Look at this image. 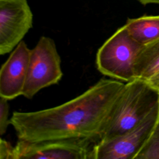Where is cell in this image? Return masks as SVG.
<instances>
[{"label":"cell","instance_id":"1","mask_svg":"<svg viewBox=\"0 0 159 159\" xmlns=\"http://www.w3.org/2000/svg\"><path fill=\"white\" fill-rule=\"evenodd\" d=\"M125 83L101 78L77 97L59 106L12 113L10 124L18 140L35 142L58 139L100 140Z\"/></svg>","mask_w":159,"mask_h":159},{"label":"cell","instance_id":"2","mask_svg":"<svg viewBox=\"0 0 159 159\" xmlns=\"http://www.w3.org/2000/svg\"><path fill=\"white\" fill-rule=\"evenodd\" d=\"M159 104V91L144 80L125 83L102 133L101 140L120 135L140 123Z\"/></svg>","mask_w":159,"mask_h":159},{"label":"cell","instance_id":"3","mask_svg":"<svg viewBox=\"0 0 159 159\" xmlns=\"http://www.w3.org/2000/svg\"><path fill=\"white\" fill-rule=\"evenodd\" d=\"M143 45L130 35L124 24L98 49L96 58L98 71L122 82L135 79L134 63Z\"/></svg>","mask_w":159,"mask_h":159},{"label":"cell","instance_id":"4","mask_svg":"<svg viewBox=\"0 0 159 159\" xmlns=\"http://www.w3.org/2000/svg\"><path fill=\"white\" fill-rule=\"evenodd\" d=\"M62 76L61 58L54 40L42 36L30 50L22 96L30 99L43 88L57 84Z\"/></svg>","mask_w":159,"mask_h":159},{"label":"cell","instance_id":"5","mask_svg":"<svg viewBox=\"0 0 159 159\" xmlns=\"http://www.w3.org/2000/svg\"><path fill=\"white\" fill-rule=\"evenodd\" d=\"M159 119V104L137 125L125 133L96 143L92 159H135Z\"/></svg>","mask_w":159,"mask_h":159},{"label":"cell","instance_id":"6","mask_svg":"<svg viewBox=\"0 0 159 159\" xmlns=\"http://www.w3.org/2000/svg\"><path fill=\"white\" fill-rule=\"evenodd\" d=\"M97 141L90 139H58L41 142L18 140L13 159H92Z\"/></svg>","mask_w":159,"mask_h":159},{"label":"cell","instance_id":"7","mask_svg":"<svg viewBox=\"0 0 159 159\" xmlns=\"http://www.w3.org/2000/svg\"><path fill=\"white\" fill-rule=\"evenodd\" d=\"M27 0H0V55L12 52L32 27Z\"/></svg>","mask_w":159,"mask_h":159},{"label":"cell","instance_id":"8","mask_svg":"<svg viewBox=\"0 0 159 159\" xmlns=\"http://www.w3.org/2000/svg\"><path fill=\"white\" fill-rule=\"evenodd\" d=\"M30 50L22 40L12 51L0 70V97L12 100L22 95Z\"/></svg>","mask_w":159,"mask_h":159},{"label":"cell","instance_id":"9","mask_svg":"<svg viewBox=\"0 0 159 159\" xmlns=\"http://www.w3.org/2000/svg\"><path fill=\"white\" fill-rule=\"evenodd\" d=\"M134 76L148 81L159 72V38L143 45L134 63Z\"/></svg>","mask_w":159,"mask_h":159},{"label":"cell","instance_id":"10","mask_svg":"<svg viewBox=\"0 0 159 159\" xmlns=\"http://www.w3.org/2000/svg\"><path fill=\"white\" fill-rule=\"evenodd\" d=\"M130 35L145 45L159 38V16H143L128 19L125 24Z\"/></svg>","mask_w":159,"mask_h":159},{"label":"cell","instance_id":"11","mask_svg":"<svg viewBox=\"0 0 159 159\" xmlns=\"http://www.w3.org/2000/svg\"><path fill=\"white\" fill-rule=\"evenodd\" d=\"M135 159H159V119L152 134Z\"/></svg>","mask_w":159,"mask_h":159},{"label":"cell","instance_id":"12","mask_svg":"<svg viewBox=\"0 0 159 159\" xmlns=\"http://www.w3.org/2000/svg\"><path fill=\"white\" fill-rule=\"evenodd\" d=\"M7 99L0 97V135H2L6 132L7 126L10 124L9 119V105Z\"/></svg>","mask_w":159,"mask_h":159},{"label":"cell","instance_id":"13","mask_svg":"<svg viewBox=\"0 0 159 159\" xmlns=\"http://www.w3.org/2000/svg\"><path fill=\"white\" fill-rule=\"evenodd\" d=\"M14 146L6 140L0 139V159H13Z\"/></svg>","mask_w":159,"mask_h":159},{"label":"cell","instance_id":"14","mask_svg":"<svg viewBox=\"0 0 159 159\" xmlns=\"http://www.w3.org/2000/svg\"><path fill=\"white\" fill-rule=\"evenodd\" d=\"M147 81L152 87L159 91V72Z\"/></svg>","mask_w":159,"mask_h":159},{"label":"cell","instance_id":"15","mask_svg":"<svg viewBox=\"0 0 159 159\" xmlns=\"http://www.w3.org/2000/svg\"><path fill=\"white\" fill-rule=\"evenodd\" d=\"M140 2L143 5L149 4H159V0H135Z\"/></svg>","mask_w":159,"mask_h":159}]
</instances>
